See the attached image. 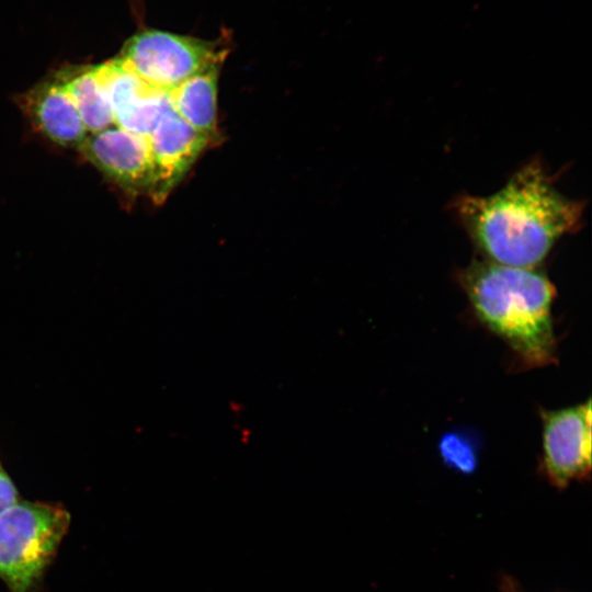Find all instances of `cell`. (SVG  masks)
I'll use <instances>...</instances> for the list:
<instances>
[{"instance_id": "6da1fadb", "label": "cell", "mask_w": 592, "mask_h": 592, "mask_svg": "<svg viewBox=\"0 0 592 592\" xmlns=\"http://www.w3.org/2000/svg\"><path fill=\"white\" fill-rule=\"evenodd\" d=\"M453 208L485 260L533 269L580 227L584 206L561 194L543 163L533 160L496 193L462 195Z\"/></svg>"}, {"instance_id": "7a4b0ae2", "label": "cell", "mask_w": 592, "mask_h": 592, "mask_svg": "<svg viewBox=\"0 0 592 592\" xmlns=\"http://www.w3.org/2000/svg\"><path fill=\"white\" fill-rule=\"evenodd\" d=\"M477 318L527 367L556 361L551 307L556 289L536 267L473 261L458 274Z\"/></svg>"}, {"instance_id": "3957f363", "label": "cell", "mask_w": 592, "mask_h": 592, "mask_svg": "<svg viewBox=\"0 0 592 592\" xmlns=\"http://www.w3.org/2000/svg\"><path fill=\"white\" fill-rule=\"evenodd\" d=\"M69 525L55 503L18 501L0 513V578L10 592H34Z\"/></svg>"}, {"instance_id": "277c9868", "label": "cell", "mask_w": 592, "mask_h": 592, "mask_svg": "<svg viewBox=\"0 0 592 592\" xmlns=\"http://www.w3.org/2000/svg\"><path fill=\"white\" fill-rule=\"evenodd\" d=\"M119 58L145 82L170 92L203 70L220 65L225 50L214 42L151 30L129 38Z\"/></svg>"}, {"instance_id": "5b68a950", "label": "cell", "mask_w": 592, "mask_h": 592, "mask_svg": "<svg viewBox=\"0 0 592 592\" xmlns=\"http://www.w3.org/2000/svg\"><path fill=\"white\" fill-rule=\"evenodd\" d=\"M540 466L551 485L566 488L591 473V401L542 410Z\"/></svg>"}, {"instance_id": "8992f818", "label": "cell", "mask_w": 592, "mask_h": 592, "mask_svg": "<svg viewBox=\"0 0 592 592\" xmlns=\"http://www.w3.org/2000/svg\"><path fill=\"white\" fill-rule=\"evenodd\" d=\"M94 68L117 127L147 138L172 109L170 92L145 82L119 57Z\"/></svg>"}, {"instance_id": "52a82bcc", "label": "cell", "mask_w": 592, "mask_h": 592, "mask_svg": "<svg viewBox=\"0 0 592 592\" xmlns=\"http://www.w3.org/2000/svg\"><path fill=\"white\" fill-rule=\"evenodd\" d=\"M147 140L152 162L149 194L159 202L182 180L210 141L184 122L173 109L162 115Z\"/></svg>"}, {"instance_id": "ba28073f", "label": "cell", "mask_w": 592, "mask_h": 592, "mask_svg": "<svg viewBox=\"0 0 592 592\" xmlns=\"http://www.w3.org/2000/svg\"><path fill=\"white\" fill-rule=\"evenodd\" d=\"M86 157L123 189L150 193L152 162L146 137L119 127L88 136L80 148Z\"/></svg>"}, {"instance_id": "9c48e42d", "label": "cell", "mask_w": 592, "mask_h": 592, "mask_svg": "<svg viewBox=\"0 0 592 592\" xmlns=\"http://www.w3.org/2000/svg\"><path fill=\"white\" fill-rule=\"evenodd\" d=\"M26 105L34 124L50 140L65 147L81 148L88 132L61 80L34 89Z\"/></svg>"}, {"instance_id": "30bf717a", "label": "cell", "mask_w": 592, "mask_h": 592, "mask_svg": "<svg viewBox=\"0 0 592 592\" xmlns=\"http://www.w3.org/2000/svg\"><path fill=\"white\" fill-rule=\"evenodd\" d=\"M219 66H212L203 70L170 91L174 112L196 132L210 140L216 134Z\"/></svg>"}, {"instance_id": "8fae6325", "label": "cell", "mask_w": 592, "mask_h": 592, "mask_svg": "<svg viewBox=\"0 0 592 592\" xmlns=\"http://www.w3.org/2000/svg\"><path fill=\"white\" fill-rule=\"evenodd\" d=\"M61 81L88 133L96 134L114 125L111 103L94 67L65 77Z\"/></svg>"}, {"instance_id": "7c38bea8", "label": "cell", "mask_w": 592, "mask_h": 592, "mask_svg": "<svg viewBox=\"0 0 592 592\" xmlns=\"http://www.w3.org/2000/svg\"><path fill=\"white\" fill-rule=\"evenodd\" d=\"M441 460L449 469L471 475L478 467L479 446L474 434L463 430L444 433L437 443Z\"/></svg>"}, {"instance_id": "4fadbf2b", "label": "cell", "mask_w": 592, "mask_h": 592, "mask_svg": "<svg viewBox=\"0 0 592 592\" xmlns=\"http://www.w3.org/2000/svg\"><path fill=\"white\" fill-rule=\"evenodd\" d=\"M18 501V490L0 464V513Z\"/></svg>"}]
</instances>
